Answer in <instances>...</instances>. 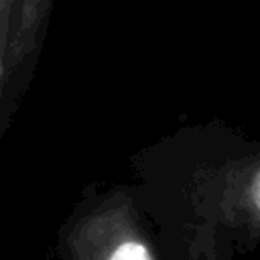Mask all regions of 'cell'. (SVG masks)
<instances>
[{
	"instance_id": "3",
	"label": "cell",
	"mask_w": 260,
	"mask_h": 260,
	"mask_svg": "<svg viewBox=\"0 0 260 260\" xmlns=\"http://www.w3.org/2000/svg\"><path fill=\"white\" fill-rule=\"evenodd\" d=\"M51 8L53 0H16L6 53V91L2 110L6 102L14 106L28 83L26 79L35 69Z\"/></svg>"
},
{
	"instance_id": "4",
	"label": "cell",
	"mask_w": 260,
	"mask_h": 260,
	"mask_svg": "<svg viewBox=\"0 0 260 260\" xmlns=\"http://www.w3.org/2000/svg\"><path fill=\"white\" fill-rule=\"evenodd\" d=\"M14 8H16V0H0V136H2V104L6 91V53H8Z\"/></svg>"
},
{
	"instance_id": "5",
	"label": "cell",
	"mask_w": 260,
	"mask_h": 260,
	"mask_svg": "<svg viewBox=\"0 0 260 260\" xmlns=\"http://www.w3.org/2000/svg\"><path fill=\"white\" fill-rule=\"evenodd\" d=\"M203 260H217V256L213 254V250H209V252H207V254L203 256Z\"/></svg>"
},
{
	"instance_id": "2",
	"label": "cell",
	"mask_w": 260,
	"mask_h": 260,
	"mask_svg": "<svg viewBox=\"0 0 260 260\" xmlns=\"http://www.w3.org/2000/svg\"><path fill=\"white\" fill-rule=\"evenodd\" d=\"M193 201L211 223L238 234L250 248L260 236V162L258 156L201 169L195 177Z\"/></svg>"
},
{
	"instance_id": "1",
	"label": "cell",
	"mask_w": 260,
	"mask_h": 260,
	"mask_svg": "<svg viewBox=\"0 0 260 260\" xmlns=\"http://www.w3.org/2000/svg\"><path fill=\"white\" fill-rule=\"evenodd\" d=\"M69 260H158L126 191H112L77 215L65 236Z\"/></svg>"
}]
</instances>
